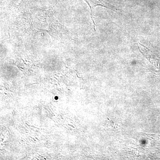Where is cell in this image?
<instances>
[{
    "label": "cell",
    "mask_w": 160,
    "mask_h": 160,
    "mask_svg": "<svg viewBox=\"0 0 160 160\" xmlns=\"http://www.w3.org/2000/svg\"><path fill=\"white\" fill-rule=\"evenodd\" d=\"M84 1L87 3L90 8V15H91L92 21V22L93 23V28H94L95 31H96V24L94 22V15H93V11H94L95 7L98 6H101L114 11L115 12H118V13L121 12V9H119L118 8L113 6V5H111L104 0H84Z\"/></svg>",
    "instance_id": "6da1fadb"
}]
</instances>
